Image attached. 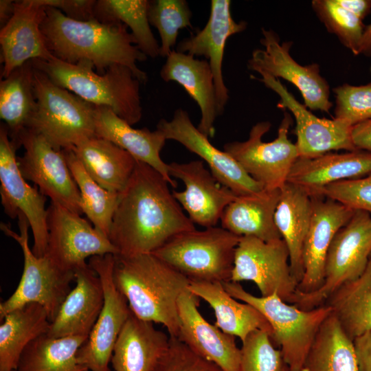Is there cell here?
<instances>
[{
	"label": "cell",
	"mask_w": 371,
	"mask_h": 371,
	"mask_svg": "<svg viewBox=\"0 0 371 371\" xmlns=\"http://www.w3.org/2000/svg\"><path fill=\"white\" fill-rule=\"evenodd\" d=\"M32 63L56 85L95 106L111 109L130 125L141 120V82L128 67L114 65L100 74L89 62L70 64L54 56Z\"/></svg>",
	"instance_id": "277c9868"
},
{
	"label": "cell",
	"mask_w": 371,
	"mask_h": 371,
	"mask_svg": "<svg viewBox=\"0 0 371 371\" xmlns=\"http://www.w3.org/2000/svg\"><path fill=\"white\" fill-rule=\"evenodd\" d=\"M291 122L290 115L284 113L277 137L269 142L262 141V137L269 131L271 123L258 122L251 128L246 141L227 143L224 145V150L265 189H281L299 158L295 144L288 138Z\"/></svg>",
	"instance_id": "30bf717a"
},
{
	"label": "cell",
	"mask_w": 371,
	"mask_h": 371,
	"mask_svg": "<svg viewBox=\"0 0 371 371\" xmlns=\"http://www.w3.org/2000/svg\"><path fill=\"white\" fill-rule=\"evenodd\" d=\"M245 21L236 22L231 14V1H211L210 14L205 27L179 43L177 51L208 60L214 76L219 115L229 99L228 89L223 80L222 65L227 40L244 31Z\"/></svg>",
	"instance_id": "603a6c76"
},
{
	"label": "cell",
	"mask_w": 371,
	"mask_h": 371,
	"mask_svg": "<svg viewBox=\"0 0 371 371\" xmlns=\"http://www.w3.org/2000/svg\"><path fill=\"white\" fill-rule=\"evenodd\" d=\"M160 76L166 82H177L186 89L201 110L198 129L206 137H213L214 122L219 113L214 76L209 62L172 50L166 58Z\"/></svg>",
	"instance_id": "484cf974"
},
{
	"label": "cell",
	"mask_w": 371,
	"mask_h": 371,
	"mask_svg": "<svg viewBox=\"0 0 371 371\" xmlns=\"http://www.w3.org/2000/svg\"><path fill=\"white\" fill-rule=\"evenodd\" d=\"M45 16V7L36 0L15 1L14 14L0 32L1 78L26 62L53 56L41 30Z\"/></svg>",
	"instance_id": "7402d4cb"
},
{
	"label": "cell",
	"mask_w": 371,
	"mask_h": 371,
	"mask_svg": "<svg viewBox=\"0 0 371 371\" xmlns=\"http://www.w3.org/2000/svg\"><path fill=\"white\" fill-rule=\"evenodd\" d=\"M48 230L45 254L64 270L74 271L95 256L117 254L109 238L87 220L51 201L47 207Z\"/></svg>",
	"instance_id": "5bb4252c"
},
{
	"label": "cell",
	"mask_w": 371,
	"mask_h": 371,
	"mask_svg": "<svg viewBox=\"0 0 371 371\" xmlns=\"http://www.w3.org/2000/svg\"><path fill=\"white\" fill-rule=\"evenodd\" d=\"M324 304L332 308V313L352 341L371 330V260L360 276L342 284Z\"/></svg>",
	"instance_id": "836d02e7"
},
{
	"label": "cell",
	"mask_w": 371,
	"mask_h": 371,
	"mask_svg": "<svg viewBox=\"0 0 371 371\" xmlns=\"http://www.w3.org/2000/svg\"><path fill=\"white\" fill-rule=\"evenodd\" d=\"M95 135L126 150L136 160L149 165L160 172L171 186L177 187V182L170 175L168 164L160 156L167 139L159 130L134 128L111 109L96 106Z\"/></svg>",
	"instance_id": "4316f807"
},
{
	"label": "cell",
	"mask_w": 371,
	"mask_h": 371,
	"mask_svg": "<svg viewBox=\"0 0 371 371\" xmlns=\"http://www.w3.org/2000/svg\"><path fill=\"white\" fill-rule=\"evenodd\" d=\"M41 30L49 51L63 61L70 64L89 62L100 74L111 65H123L141 82L147 80L146 73L137 65L147 56L139 49L122 22H101L95 18L80 21L66 16L58 9L45 7Z\"/></svg>",
	"instance_id": "7a4b0ae2"
},
{
	"label": "cell",
	"mask_w": 371,
	"mask_h": 371,
	"mask_svg": "<svg viewBox=\"0 0 371 371\" xmlns=\"http://www.w3.org/2000/svg\"><path fill=\"white\" fill-rule=\"evenodd\" d=\"M359 54L371 56V23L365 26L359 47Z\"/></svg>",
	"instance_id": "816d5d0a"
},
{
	"label": "cell",
	"mask_w": 371,
	"mask_h": 371,
	"mask_svg": "<svg viewBox=\"0 0 371 371\" xmlns=\"http://www.w3.org/2000/svg\"><path fill=\"white\" fill-rule=\"evenodd\" d=\"M312 7L328 31L355 55L359 54L365 28L363 21L341 6L337 0H314Z\"/></svg>",
	"instance_id": "60d3db41"
},
{
	"label": "cell",
	"mask_w": 371,
	"mask_h": 371,
	"mask_svg": "<svg viewBox=\"0 0 371 371\" xmlns=\"http://www.w3.org/2000/svg\"><path fill=\"white\" fill-rule=\"evenodd\" d=\"M150 1L98 0L94 17L101 22L120 21L130 28L136 45L147 57L159 56L158 44L148 20Z\"/></svg>",
	"instance_id": "74e56055"
},
{
	"label": "cell",
	"mask_w": 371,
	"mask_h": 371,
	"mask_svg": "<svg viewBox=\"0 0 371 371\" xmlns=\"http://www.w3.org/2000/svg\"><path fill=\"white\" fill-rule=\"evenodd\" d=\"M234 298L256 308L269 322L273 330L271 340L279 346L290 371H302L303 366L315 336L332 308L323 304L302 310L282 300L276 293L257 297L247 292L239 282H223Z\"/></svg>",
	"instance_id": "8992f818"
},
{
	"label": "cell",
	"mask_w": 371,
	"mask_h": 371,
	"mask_svg": "<svg viewBox=\"0 0 371 371\" xmlns=\"http://www.w3.org/2000/svg\"><path fill=\"white\" fill-rule=\"evenodd\" d=\"M199 297L188 289L178 300V338L192 351L223 371H239L241 352L235 337L210 324L198 310Z\"/></svg>",
	"instance_id": "44dd1931"
},
{
	"label": "cell",
	"mask_w": 371,
	"mask_h": 371,
	"mask_svg": "<svg viewBox=\"0 0 371 371\" xmlns=\"http://www.w3.org/2000/svg\"><path fill=\"white\" fill-rule=\"evenodd\" d=\"M154 371H223L214 363L192 351L177 337L169 346Z\"/></svg>",
	"instance_id": "f6af8a7d"
},
{
	"label": "cell",
	"mask_w": 371,
	"mask_h": 371,
	"mask_svg": "<svg viewBox=\"0 0 371 371\" xmlns=\"http://www.w3.org/2000/svg\"><path fill=\"white\" fill-rule=\"evenodd\" d=\"M13 142L18 148H24L23 156L17 157L24 179L33 182L51 201L82 214L79 189L63 150L54 148L45 137L28 128L22 130Z\"/></svg>",
	"instance_id": "7c38bea8"
},
{
	"label": "cell",
	"mask_w": 371,
	"mask_h": 371,
	"mask_svg": "<svg viewBox=\"0 0 371 371\" xmlns=\"http://www.w3.org/2000/svg\"><path fill=\"white\" fill-rule=\"evenodd\" d=\"M113 281L134 315L163 324L177 337L180 320L178 300L190 280L152 253L114 255Z\"/></svg>",
	"instance_id": "3957f363"
},
{
	"label": "cell",
	"mask_w": 371,
	"mask_h": 371,
	"mask_svg": "<svg viewBox=\"0 0 371 371\" xmlns=\"http://www.w3.org/2000/svg\"><path fill=\"white\" fill-rule=\"evenodd\" d=\"M312 216L302 252L304 276L297 291L311 293L324 282L327 254L337 232L352 218L355 210L323 196L311 197Z\"/></svg>",
	"instance_id": "ffe728a7"
},
{
	"label": "cell",
	"mask_w": 371,
	"mask_h": 371,
	"mask_svg": "<svg viewBox=\"0 0 371 371\" xmlns=\"http://www.w3.org/2000/svg\"><path fill=\"white\" fill-rule=\"evenodd\" d=\"M166 139L175 140L199 156L214 177L237 196L258 193L264 187L225 150L213 146L192 123L186 111L177 109L171 120L161 119L157 124Z\"/></svg>",
	"instance_id": "e0dca14e"
},
{
	"label": "cell",
	"mask_w": 371,
	"mask_h": 371,
	"mask_svg": "<svg viewBox=\"0 0 371 371\" xmlns=\"http://www.w3.org/2000/svg\"><path fill=\"white\" fill-rule=\"evenodd\" d=\"M335 119L351 126L371 119V81L363 85L344 84L333 89Z\"/></svg>",
	"instance_id": "7bdbcfd3"
},
{
	"label": "cell",
	"mask_w": 371,
	"mask_h": 371,
	"mask_svg": "<svg viewBox=\"0 0 371 371\" xmlns=\"http://www.w3.org/2000/svg\"><path fill=\"white\" fill-rule=\"evenodd\" d=\"M256 78L275 91L280 98L278 107L289 110L296 122L295 133L299 158H313L333 150H357L352 139V126L337 120L319 118L297 100L280 79L260 74Z\"/></svg>",
	"instance_id": "ac0fdd59"
},
{
	"label": "cell",
	"mask_w": 371,
	"mask_h": 371,
	"mask_svg": "<svg viewBox=\"0 0 371 371\" xmlns=\"http://www.w3.org/2000/svg\"><path fill=\"white\" fill-rule=\"evenodd\" d=\"M36 106L25 128L46 139L56 149L71 148L95 136L96 106L63 88L34 67Z\"/></svg>",
	"instance_id": "5b68a950"
},
{
	"label": "cell",
	"mask_w": 371,
	"mask_h": 371,
	"mask_svg": "<svg viewBox=\"0 0 371 371\" xmlns=\"http://www.w3.org/2000/svg\"><path fill=\"white\" fill-rule=\"evenodd\" d=\"M370 260H371V254H370Z\"/></svg>",
	"instance_id": "db71d44e"
},
{
	"label": "cell",
	"mask_w": 371,
	"mask_h": 371,
	"mask_svg": "<svg viewBox=\"0 0 371 371\" xmlns=\"http://www.w3.org/2000/svg\"><path fill=\"white\" fill-rule=\"evenodd\" d=\"M75 287L50 322L51 337H89L102 310L104 291L100 277L88 263L74 271Z\"/></svg>",
	"instance_id": "cb8c5ba5"
},
{
	"label": "cell",
	"mask_w": 371,
	"mask_h": 371,
	"mask_svg": "<svg viewBox=\"0 0 371 371\" xmlns=\"http://www.w3.org/2000/svg\"><path fill=\"white\" fill-rule=\"evenodd\" d=\"M114 261L111 254L89 260V265L100 278L104 303L87 339L78 350L76 359L91 371H111L109 364L115 344L131 313L126 299L113 281Z\"/></svg>",
	"instance_id": "4fadbf2b"
},
{
	"label": "cell",
	"mask_w": 371,
	"mask_h": 371,
	"mask_svg": "<svg viewBox=\"0 0 371 371\" xmlns=\"http://www.w3.org/2000/svg\"><path fill=\"white\" fill-rule=\"evenodd\" d=\"M352 139L357 149L371 153V119L352 126Z\"/></svg>",
	"instance_id": "c3c4849f"
},
{
	"label": "cell",
	"mask_w": 371,
	"mask_h": 371,
	"mask_svg": "<svg viewBox=\"0 0 371 371\" xmlns=\"http://www.w3.org/2000/svg\"><path fill=\"white\" fill-rule=\"evenodd\" d=\"M45 7L59 10L66 16L76 21H87L94 17L95 0H36Z\"/></svg>",
	"instance_id": "bcb514c9"
},
{
	"label": "cell",
	"mask_w": 371,
	"mask_h": 371,
	"mask_svg": "<svg viewBox=\"0 0 371 371\" xmlns=\"http://www.w3.org/2000/svg\"><path fill=\"white\" fill-rule=\"evenodd\" d=\"M14 2L12 0L0 1V23L3 27L12 18L14 11Z\"/></svg>",
	"instance_id": "f907efd6"
},
{
	"label": "cell",
	"mask_w": 371,
	"mask_h": 371,
	"mask_svg": "<svg viewBox=\"0 0 371 371\" xmlns=\"http://www.w3.org/2000/svg\"><path fill=\"white\" fill-rule=\"evenodd\" d=\"M371 254V215L355 210L350 220L335 234L329 247L323 285L311 293L299 291L293 304L311 310L325 304L328 297L344 283L365 271Z\"/></svg>",
	"instance_id": "9c48e42d"
},
{
	"label": "cell",
	"mask_w": 371,
	"mask_h": 371,
	"mask_svg": "<svg viewBox=\"0 0 371 371\" xmlns=\"http://www.w3.org/2000/svg\"><path fill=\"white\" fill-rule=\"evenodd\" d=\"M239 371H285L286 365L269 334L256 330L242 342Z\"/></svg>",
	"instance_id": "b9f144b4"
},
{
	"label": "cell",
	"mask_w": 371,
	"mask_h": 371,
	"mask_svg": "<svg viewBox=\"0 0 371 371\" xmlns=\"http://www.w3.org/2000/svg\"><path fill=\"white\" fill-rule=\"evenodd\" d=\"M7 126H0V194L4 212L11 218L20 213L27 218L34 237L33 253L38 257L45 254L48 230L46 196L37 188L26 182L19 168L16 151Z\"/></svg>",
	"instance_id": "9a60e30c"
},
{
	"label": "cell",
	"mask_w": 371,
	"mask_h": 371,
	"mask_svg": "<svg viewBox=\"0 0 371 371\" xmlns=\"http://www.w3.org/2000/svg\"><path fill=\"white\" fill-rule=\"evenodd\" d=\"M260 43L264 49H255L248 60V68L273 78H283L300 91L304 105L311 110L329 113L333 106L327 81L320 75L316 63L302 66L290 55L292 42L280 43L278 35L271 30L262 29Z\"/></svg>",
	"instance_id": "2e32d148"
},
{
	"label": "cell",
	"mask_w": 371,
	"mask_h": 371,
	"mask_svg": "<svg viewBox=\"0 0 371 371\" xmlns=\"http://www.w3.org/2000/svg\"><path fill=\"white\" fill-rule=\"evenodd\" d=\"M370 173V152L359 149L341 153L330 152L313 158H298L286 182L313 197L318 196L320 190L330 184Z\"/></svg>",
	"instance_id": "d4e9b609"
},
{
	"label": "cell",
	"mask_w": 371,
	"mask_h": 371,
	"mask_svg": "<svg viewBox=\"0 0 371 371\" xmlns=\"http://www.w3.org/2000/svg\"><path fill=\"white\" fill-rule=\"evenodd\" d=\"M358 371H371V330L353 340Z\"/></svg>",
	"instance_id": "7dc6e473"
},
{
	"label": "cell",
	"mask_w": 371,
	"mask_h": 371,
	"mask_svg": "<svg viewBox=\"0 0 371 371\" xmlns=\"http://www.w3.org/2000/svg\"><path fill=\"white\" fill-rule=\"evenodd\" d=\"M240 237L222 227L181 233L152 254L190 282L231 281Z\"/></svg>",
	"instance_id": "52a82bcc"
},
{
	"label": "cell",
	"mask_w": 371,
	"mask_h": 371,
	"mask_svg": "<svg viewBox=\"0 0 371 371\" xmlns=\"http://www.w3.org/2000/svg\"><path fill=\"white\" fill-rule=\"evenodd\" d=\"M337 1L362 21L371 12V0H337Z\"/></svg>",
	"instance_id": "681fc988"
},
{
	"label": "cell",
	"mask_w": 371,
	"mask_h": 371,
	"mask_svg": "<svg viewBox=\"0 0 371 371\" xmlns=\"http://www.w3.org/2000/svg\"><path fill=\"white\" fill-rule=\"evenodd\" d=\"M280 194V189H264L236 196L224 210L221 227L240 237L252 236L264 241L282 238L274 219Z\"/></svg>",
	"instance_id": "f1b7e54d"
},
{
	"label": "cell",
	"mask_w": 371,
	"mask_h": 371,
	"mask_svg": "<svg viewBox=\"0 0 371 371\" xmlns=\"http://www.w3.org/2000/svg\"><path fill=\"white\" fill-rule=\"evenodd\" d=\"M319 196L331 199L355 211L371 214V173L330 184L320 190Z\"/></svg>",
	"instance_id": "ee69618b"
},
{
	"label": "cell",
	"mask_w": 371,
	"mask_h": 371,
	"mask_svg": "<svg viewBox=\"0 0 371 371\" xmlns=\"http://www.w3.org/2000/svg\"><path fill=\"white\" fill-rule=\"evenodd\" d=\"M302 371H358L353 341L332 313L321 325Z\"/></svg>",
	"instance_id": "e575fe53"
},
{
	"label": "cell",
	"mask_w": 371,
	"mask_h": 371,
	"mask_svg": "<svg viewBox=\"0 0 371 371\" xmlns=\"http://www.w3.org/2000/svg\"><path fill=\"white\" fill-rule=\"evenodd\" d=\"M192 12L185 0L150 1L148 20L159 32V56L167 58L177 42L179 30L192 27Z\"/></svg>",
	"instance_id": "ab89813d"
},
{
	"label": "cell",
	"mask_w": 371,
	"mask_h": 371,
	"mask_svg": "<svg viewBox=\"0 0 371 371\" xmlns=\"http://www.w3.org/2000/svg\"><path fill=\"white\" fill-rule=\"evenodd\" d=\"M188 289L213 308L214 325L223 332L239 337L242 342L256 330L267 332L271 339L273 330L267 319L251 305L236 301L223 283L191 282Z\"/></svg>",
	"instance_id": "f546056e"
},
{
	"label": "cell",
	"mask_w": 371,
	"mask_h": 371,
	"mask_svg": "<svg viewBox=\"0 0 371 371\" xmlns=\"http://www.w3.org/2000/svg\"><path fill=\"white\" fill-rule=\"evenodd\" d=\"M67 166L79 189L82 213L109 238L120 192L107 190L87 173L72 148L63 150Z\"/></svg>",
	"instance_id": "f35d334b"
},
{
	"label": "cell",
	"mask_w": 371,
	"mask_h": 371,
	"mask_svg": "<svg viewBox=\"0 0 371 371\" xmlns=\"http://www.w3.org/2000/svg\"><path fill=\"white\" fill-rule=\"evenodd\" d=\"M87 338L41 335L25 348L15 371H88L76 359L78 349Z\"/></svg>",
	"instance_id": "8d00e7d4"
},
{
	"label": "cell",
	"mask_w": 371,
	"mask_h": 371,
	"mask_svg": "<svg viewBox=\"0 0 371 371\" xmlns=\"http://www.w3.org/2000/svg\"><path fill=\"white\" fill-rule=\"evenodd\" d=\"M19 234L4 223L1 229L21 246L24 258L23 271L14 293L0 303V319L10 312L30 303L42 305L50 322L55 318L60 305L71 291L74 272L61 269L46 255L36 256L29 246V221L20 213L18 216Z\"/></svg>",
	"instance_id": "ba28073f"
},
{
	"label": "cell",
	"mask_w": 371,
	"mask_h": 371,
	"mask_svg": "<svg viewBox=\"0 0 371 371\" xmlns=\"http://www.w3.org/2000/svg\"><path fill=\"white\" fill-rule=\"evenodd\" d=\"M71 148L100 186L112 192L123 191L137 162L128 152L97 136L85 139Z\"/></svg>",
	"instance_id": "4dcf8cb0"
},
{
	"label": "cell",
	"mask_w": 371,
	"mask_h": 371,
	"mask_svg": "<svg viewBox=\"0 0 371 371\" xmlns=\"http://www.w3.org/2000/svg\"><path fill=\"white\" fill-rule=\"evenodd\" d=\"M160 172L137 160L120 192L109 238L117 255L153 253L174 236L195 229Z\"/></svg>",
	"instance_id": "6da1fadb"
},
{
	"label": "cell",
	"mask_w": 371,
	"mask_h": 371,
	"mask_svg": "<svg viewBox=\"0 0 371 371\" xmlns=\"http://www.w3.org/2000/svg\"><path fill=\"white\" fill-rule=\"evenodd\" d=\"M0 325V371H15L27 346L47 333L50 320L45 308L30 303L8 313Z\"/></svg>",
	"instance_id": "d6a6232c"
},
{
	"label": "cell",
	"mask_w": 371,
	"mask_h": 371,
	"mask_svg": "<svg viewBox=\"0 0 371 371\" xmlns=\"http://www.w3.org/2000/svg\"><path fill=\"white\" fill-rule=\"evenodd\" d=\"M32 60L15 69L0 82V117L14 142L36 106Z\"/></svg>",
	"instance_id": "d590c367"
},
{
	"label": "cell",
	"mask_w": 371,
	"mask_h": 371,
	"mask_svg": "<svg viewBox=\"0 0 371 371\" xmlns=\"http://www.w3.org/2000/svg\"><path fill=\"white\" fill-rule=\"evenodd\" d=\"M231 281H251L262 297L276 293L293 304L298 282L290 266L289 252L282 238L264 241L242 236L236 249Z\"/></svg>",
	"instance_id": "8fae6325"
},
{
	"label": "cell",
	"mask_w": 371,
	"mask_h": 371,
	"mask_svg": "<svg viewBox=\"0 0 371 371\" xmlns=\"http://www.w3.org/2000/svg\"><path fill=\"white\" fill-rule=\"evenodd\" d=\"M285 371H290L289 369V368L287 367V366H286V367Z\"/></svg>",
	"instance_id": "f5cc1de1"
},
{
	"label": "cell",
	"mask_w": 371,
	"mask_h": 371,
	"mask_svg": "<svg viewBox=\"0 0 371 371\" xmlns=\"http://www.w3.org/2000/svg\"><path fill=\"white\" fill-rule=\"evenodd\" d=\"M170 336L131 312L115 344V371H154L168 348Z\"/></svg>",
	"instance_id": "83f0119b"
},
{
	"label": "cell",
	"mask_w": 371,
	"mask_h": 371,
	"mask_svg": "<svg viewBox=\"0 0 371 371\" xmlns=\"http://www.w3.org/2000/svg\"><path fill=\"white\" fill-rule=\"evenodd\" d=\"M311 216V198L298 187L286 182L280 189L274 219L288 247L291 269L298 284L304 272L303 246Z\"/></svg>",
	"instance_id": "1f68e13d"
},
{
	"label": "cell",
	"mask_w": 371,
	"mask_h": 371,
	"mask_svg": "<svg viewBox=\"0 0 371 371\" xmlns=\"http://www.w3.org/2000/svg\"><path fill=\"white\" fill-rule=\"evenodd\" d=\"M168 169L170 177L185 186L184 190H173L172 194L192 223L205 228L216 226L225 207L237 196L205 168L203 161H173Z\"/></svg>",
	"instance_id": "d6986e66"
}]
</instances>
